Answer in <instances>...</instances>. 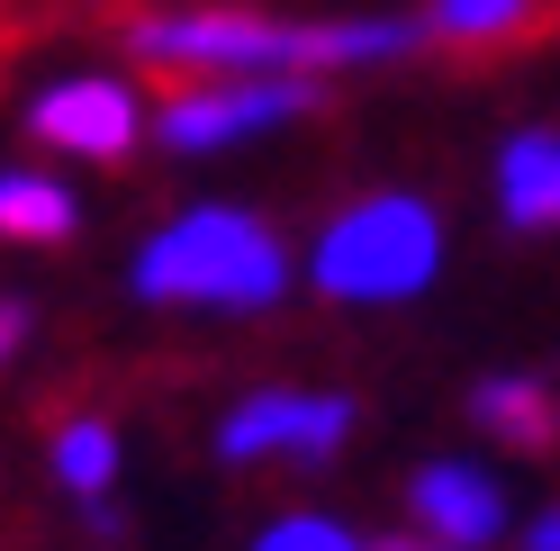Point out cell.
Segmentation results:
<instances>
[{
	"label": "cell",
	"mask_w": 560,
	"mask_h": 551,
	"mask_svg": "<svg viewBox=\"0 0 560 551\" xmlns=\"http://www.w3.org/2000/svg\"><path fill=\"white\" fill-rule=\"evenodd\" d=\"M280 281H290V254L244 209H190L136 254V290L172 307H262L280 298Z\"/></svg>",
	"instance_id": "1"
},
{
	"label": "cell",
	"mask_w": 560,
	"mask_h": 551,
	"mask_svg": "<svg viewBox=\"0 0 560 551\" xmlns=\"http://www.w3.org/2000/svg\"><path fill=\"white\" fill-rule=\"evenodd\" d=\"M443 262V218L425 199H362V209H343L317 245V290L326 298H407L425 290Z\"/></svg>",
	"instance_id": "2"
},
{
	"label": "cell",
	"mask_w": 560,
	"mask_h": 551,
	"mask_svg": "<svg viewBox=\"0 0 560 551\" xmlns=\"http://www.w3.org/2000/svg\"><path fill=\"white\" fill-rule=\"evenodd\" d=\"M145 82H154L163 145H182V154L326 109V82H317V73H199V82H190V73H145Z\"/></svg>",
	"instance_id": "3"
},
{
	"label": "cell",
	"mask_w": 560,
	"mask_h": 551,
	"mask_svg": "<svg viewBox=\"0 0 560 551\" xmlns=\"http://www.w3.org/2000/svg\"><path fill=\"white\" fill-rule=\"evenodd\" d=\"M416 37L443 55H542L560 46V0H425Z\"/></svg>",
	"instance_id": "4"
},
{
	"label": "cell",
	"mask_w": 560,
	"mask_h": 551,
	"mask_svg": "<svg viewBox=\"0 0 560 551\" xmlns=\"http://www.w3.org/2000/svg\"><path fill=\"white\" fill-rule=\"evenodd\" d=\"M343 425H353V398H254V407H235L226 434H218V453L226 461H271V453H290V461H326Z\"/></svg>",
	"instance_id": "5"
},
{
	"label": "cell",
	"mask_w": 560,
	"mask_h": 551,
	"mask_svg": "<svg viewBox=\"0 0 560 551\" xmlns=\"http://www.w3.org/2000/svg\"><path fill=\"white\" fill-rule=\"evenodd\" d=\"M27 136L55 154H91V163H127L136 136H145V118H136V99L118 82H63L37 99V118H27Z\"/></svg>",
	"instance_id": "6"
},
{
	"label": "cell",
	"mask_w": 560,
	"mask_h": 551,
	"mask_svg": "<svg viewBox=\"0 0 560 551\" xmlns=\"http://www.w3.org/2000/svg\"><path fill=\"white\" fill-rule=\"evenodd\" d=\"M416 525H425V542H443V551H479L506 525V506H498V489H488L479 470H425L416 479Z\"/></svg>",
	"instance_id": "7"
},
{
	"label": "cell",
	"mask_w": 560,
	"mask_h": 551,
	"mask_svg": "<svg viewBox=\"0 0 560 551\" xmlns=\"http://www.w3.org/2000/svg\"><path fill=\"white\" fill-rule=\"evenodd\" d=\"M470 417L498 434V443L534 453V461H551V453H560V407H551V389H542V380H488Z\"/></svg>",
	"instance_id": "8"
},
{
	"label": "cell",
	"mask_w": 560,
	"mask_h": 551,
	"mask_svg": "<svg viewBox=\"0 0 560 551\" xmlns=\"http://www.w3.org/2000/svg\"><path fill=\"white\" fill-rule=\"evenodd\" d=\"M498 181H506V218L551 235L560 226V136H515L506 163H498Z\"/></svg>",
	"instance_id": "9"
},
{
	"label": "cell",
	"mask_w": 560,
	"mask_h": 551,
	"mask_svg": "<svg viewBox=\"0 0 560 551\" xmlns=\"http://www.w3.org/2000/svg\"><path fill=\"white\" fill-rule=\"evenodd\" d=\"M46 434H55V470L73 479L82 497H100V489L118 479V443H109V425H100V417H82V407L55 398V407H46Z\"/></svg>",
	"instance_id": "10"
},
{
	"label": "cell",
	"mask_w": 560,
	"mask_h": 551,
	"mask_svg": "<svg viewBox=\"0 0 560 551\" xmlns=\"http://www.w3.org/2000/svg\"><path fill=\"white\" fill-rule=\"evenodd\" d=\"M0 235L10 245H63L73 235V199L37 172H0Z\"/></svg>",
	"instance_id": "11"
},
{
	"label": "cell",
	"mask_w": 560,
	"mask_h": 551,
	"mask_svg": "<svg viewBox=\"0 0 560 551\" xmlns=\"http://www.w3.org/2000/svg\"><path fill=\"white\" fill-rule=\"evenodd\" d=\"M254 551H362L343 525H326V515H290V525H271Z\"/></svg>",
	"instance_id": "12"
},
{
	"label": "cell",
	"mask_w": 560,
	"mask_h": 551,
	"mask_svg": "<svg viewBox=\"0 0 560 551\" xmlns=\"http://www.w3.org/2000/svg\"><path fill=\"white\" fill-rule=\"evenodd\" d=\"M19 335H27V307L10 298V307H0V362H10V353H19Z\"/></svg>",
	"instance_id": "13"
},
{
	"label": "cell",
	"mask_w": 560,
	"mask_h": 551,
	"mask_svg": "<svg viewBox=\"0 0 560 551\" xmlns=\"http://www.w3.org/2000/svg\"><path fill=\"white\" fill-rule=\"evenodd\" d=\"M524 551H560V506L542 515V525H534V534H524Z\"/></svg>",
	"instance_id": "14"
},
{
	"label": "cell",
	"mask_w": 560,
	"mask_h": 551,
	"mask_svg": "<svg viewBox=\"0 0 560 551\" xmlns=\"http://www.w3.org/2000/svg\"><path fill=\"white\" fill-rule=\"evenodd\" d=\"M380 551H443V542H380Z\"/></svg>",
	"instance_id": "15"
}]
</instances>
